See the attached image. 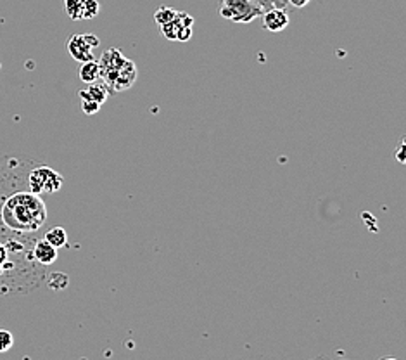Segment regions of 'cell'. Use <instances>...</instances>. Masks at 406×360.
Segmentation results:
<instances>
[{
    "label": "cell",
    "mask_w": 406,
    "mask_h": 360,
    "mask_svg": "<svg viewBox=\"0 0 406 360\" xmlns=\"http://www.w3.org/2000/svg\"><path fill=\"white\" fill-rule=\"evenodd\" d=\"M14 345V336L10 331L0 329V354L3 352H9Z\"/></svg>",
    "instance_id": "cell-15"
},
{
    "label": "cell",
    "mask_w": 406,
    "mask_h": 360,
    "mask_svg": "<svg viewBox=\"0 0 406 360\" xmlns=\"http://www.w3.org/2000/svg\"><path fill=\"white\" fill-rule=\"evenodd\" d=\"M261 16H263L264 30L273 31V33L284 31L289 26V23H291L287 9H270L261 14Z\"/></svg>",
    "instance_id": "cell-7"
},
{
    "label": "cell",
    "mask_w": 406,
    "mask_h": 360,
    "mask_svg": "<svg viewBox=\"0 0 406 360\" xmlns=\"http://www.w3.org/2000/svg\"><path fill=\"white\" fill-rule=\"evenodd\" d=\"M81 99H92V101L99 102V104H104L109 97V89L102 80H97L94 83H88L87 90H80Z\"/></svg>",
    "instance_id": "cell-10"
},
{
    "label": "cell",
    "mask_w": 406,
    "mask_h": 360,
    "mask_svg": "<svg viewBox=\"0 0 406 360\" xmlns=\"http://www.w3.org/2000/svg\"><path fill=\"white\" fill-rule=\"evenodd\" d=\"M47 222V208L31 190H19L0 204V224L14 234H33Z\"/></svg>",
    "instance_id": "cell-1"
},
{
    "label": "cell",
    "mask_w": 406,
    "mask_h": 360,
    "mask_svg": "<svg viewBox=\"0 0 406 360\" xmlns=\"http://www.w3.org/2000/svg\"><path fill=\"white\" fill-rule=\"evenodd\" d=\"M81 109H83L85 115H95L101 109V104L92 101V99H81Z\"/></svg>",
    "instance_id": "cell-16"
},
{
    "label": "cell",
    "mask_w": 406,
    "mask_h": 360,
    "mask_svg": "<svg viewBox=\"0 0 406 360\" xmlns=\"http://www.w3.org/2000/svg\"><path fill=\"white\" fill-rule=\"evenodd\" d=\"M398 161H400V163H405V142H401V146L398 147Z\"/></svg>",
    "instance_id": "cell-19"
},
{
    "label": "cell",
    "mask_w": 406,
    "mask_h": 360,
    "mask_svg": "<svg viewBox=\"0 0 406 360\" xmlns=\"http://www.w3.org/2000/svg\"><path fill=\"white\" fill-rule=\"evenodd\" d=\"M287 2H289V6L294 7V9H303V7L308 6L312 0H287Z\"/></svg>",
    "instance_id": "cell-18"
},
{
    "label": "cell",
    "mask_w": 406,
    "mask_h": 360,
    "mask_svg": "<svg viewBox=\"0 0 406 360\" xmlns=\"http://www.w3.org/2000/svg\"><path fill=\"white\" fill-rule=\"evenodd\" d=\"M65 7L73 21L94 19L101 10L97 0H65Z\"/></svg>",
    "instance_id": "cell-5"
},
{
    "label": "cell",
    "mask_w": 406,
    "mask_h": 360,
    "mask_svg": "<svg viewBox=\"0 0 406 360\" xmlns=\"http://www.w3.org/2000/svg\"><path fill=\"white\" fill-rule=\"evenodd\" d=\"M101 80L108 85L109 92L128 90L137 80V66L132 59H126L118 69L101 73Z\"/></svg>",
    "instance_id": "cell-4"
},
{
    "label": "cell",
    "mask_w": 406,
    "mask_h": 360,
    "mask_svg": "<svg viewBox=\"0 0 406 360\" xmlns=\"http://www.w3.org/2000/svg\"><path fill=\"white\" fill-rule=\"evenodd\" d=\"M31 256L40 265H52L58 260V248H54L45 239H40V241L35 243L33 249H31Z\"/></svg>",
    "instance_id": "cell-8"
},
{
    "label": "cell",
    "mask_w": 406,
    "mask_h": 360,
    "mask_svg": "<svg viewBox=\"0 0 406 360\" xmlns=\"http://www.w3.org/2000/svg\"><path fill=\"white\" fill-rule=\"evenodd\" d=\"M45 241L51 243L54 248H65L66 245H68V234H66V231L62 227H54L51 229V231L45 234Z\"/></svg>",
    "instance_id": "cell-12"
},
{
    "label": "cell",
    "mask_w": 406,
    "mask_h": 360,
    "mask_svg": "<svg viewBox=\"0 0 406 360\" xmlns=\"http://www.w3.org/2000/svg\"><path fill=\"white\" fill-rule=\"evenodd\" d=\"M126 59L128 58H125L119 49H109V51H105L104 54L101 56V59H99L97 63H99V68H101V73H105V72H112V69H118L119 66L126 61Z\"/></svg>",
    "instance_id": "cell-9"
},
{
    "label": "cell",
    "mask_w": 406,
    "mask_h": 360,
    "mask_svg": "<svg viewBox=\"0 0 406 360\" xmlns=\"http://www.w3.org/2000/svg\"><path fill=\"white\" fill-rule=\"evenodd\" d=\"M176 14H178V10L171 9V7L162 6L156 10V14H154V19H156V23L160 24V26H162V24H166V23H169V21L175 19Z\"/></svg>",
    "instance_id": "cell-14"
},
{
    "label": "cell",
    "mask_w": 406,
    "mask_h": 360,
    "mask_svg": "<svg viewBox=\"0 0 406 360\" xmlns=\"http://www.w3.org/2000/svg\"><path fill=\"white\" fill-rule=\"evenodd\" d=\"M68 51L69 56H71L75 61L80 63H87V61H94V47L85 40V35H73L71 38L68 40Z\"/></svg>",
    "instance_id": "cell-6"
},
{
    "label": "cell",
    "mask_w": 406,
    "mask_h": 360,
    "mask_svg": "<svg viewBox=\"0 0 406 360\" xmlns=\"http://www.w3.org/2000/svg\"><path fill=\"white\" fill-rule=\"evenodd\" d=\"M62 182H65L62 175L59 174V172H56L54 168L45 167V165L33 168V170L28 174L26 180L28 190L38 194V196H42V194L58 193L62 187Z\"/></svg>",
    "instance_id": "cell-2"
},
{
    "label": "cell",
    "mask_w": 406,
    "mask_h": 360,
    "mask_svg": "<svg viewBox=\"0 0 406 360\" xmlns=\"http://www.w3.org/2000/svg\"><path fill=\"white\" fill-rule=\"evenodd\" d=\"M251 2L256 3L263 13H267V10H270V9H287V10L291 9L287 0H251Z\"/></svg>",
    "instance_id": "cell-13"
},
{
    "label": "cell",
    "mask_w": 406,
    "mask_h": 360,
    "mask_svg": "<svg viewBox=\"0 0 406 360\" xmlns=\"http://www.w3.org/2000/svg\"><path fill=\"white\" fill-rule=\"evenodd\" d=\"M7 256H9V252H7V248L3 245H0V274H3V272L7 270Z\"/></svg>",
    "instance_id": "cell-17"
},
{
    "label": "cell",
    "mask_w": 406,
    "mask_h": 360,
    "mask_svg": "<svg viewBox=\"0 0 406 360\" xmlns=\"http://www.w3.org/2000/svg\"><path fill=\"white\" fill-rule=\"evenodd\" d=\"M263 10L251 0H221L220 16L234 23H251L260 17Z\"/></svg>",
    "instance_id": "cell-3"
},
{
    "label": "cell",
    "mask_w": 406,
    "mask_h": 360,
    "mask_svg": "<svg viewBox=\"0 0 406 360\" xmlns=\"http://www.w3.org/2000/svg\"><path fill=\"white\" fill-rule=\"evenodd\" d=\"M80 80L85 83H94L97 80H101V68H99V63L95 59L94 61L81 63Z\"/></svg>",
    "instance_id": "cell-11"
}]
</instances>
